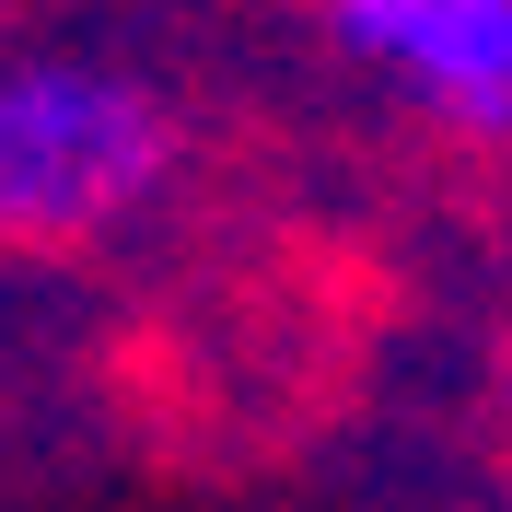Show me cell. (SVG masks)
<instances>
[{
    "label": "cell",
    "instance_id": "6da1fadb",
    "mask_svg": "<svg viewBox=\"0 0 512 512\" xmlns=\"http://www.w3.org/2000/svg\"><path fill=\"white\" fill-rule=\"evenodd\" d=\"M175 175V105L105 59H0V245H94Z\"/></svg>",
    "mask_w": 512,
    "mask_h": 512
},
{
    "label": "cell",
    "instance_id": "7a4b0ae2",
    "mask_svg": "<svg viewBox=\"0 0 512 512\" xmlns=\"http://www.w3.org/2000/svg\"><path fill=\"white\" fill-rule=\"evenodd\" d=\"M326 24L466 140H512V0H326Z\"/></svg>",
    "mask_w": 512,
    "mask_h": 512
}]
</instances>
